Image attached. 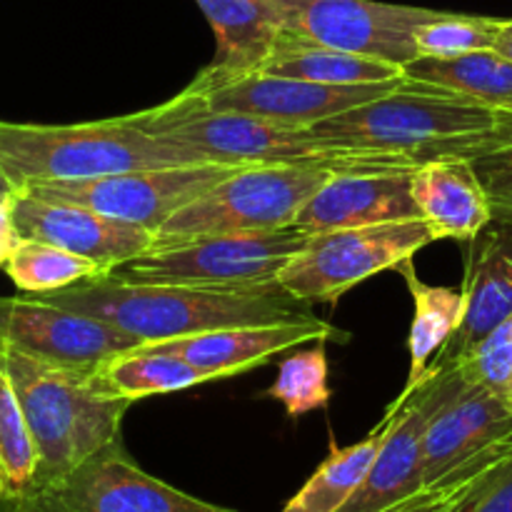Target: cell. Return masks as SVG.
<instances>
[{"mask_svg":"<svg viewBox=\"0 0 512 512\" xmlns=\"http://www.w3.org/2000/svg\"><path fill=\"white\" fill-rule=\"evenodd\" d=\"M413 198L440 240H475L493 225V203L473 160H433L413 168Z\"/></svg>","mask_w":512,"mask_h":512,"instance_id":"ffe728a7","label":"cell"},{"mask_svg":"<svg viewBox=\"0 0 512 512\" xmlns=\"http://www.w3.org/2000/svg\"><path fill=\"white\" fill-rule=\"evenodd\" d=\"M260 73L323 85H370L403 78L405 70L400 65L385 63V60L328 48V45L310 43V40L283 33L273 55L260 65Z\"/></svg>","mask_w":512,"mask_h":512,"instance_id":"603a6c76","label":"cell"},{"mask_svg":"<svg viewBox=\"0 0 512 512\" xmlns=\"http://www.w3.org/2000/svg\"><path fill=\"white\" fill-rule=\"evenodd\" d=\"M38 298L103 320L143 343H163L238 325L315 318L310 303L293 298L278 280L233 288H198L135 283L110 273Z\"/></svg>","mask_w":512,"mask_h":512,"instance_id":"6da1fadb","label":"cell"},{"mask_svg":"<svg viewBox=\"0 0 512 512\" xmlns=\"http://www.w3.org/2000/svg\"><path fill=\"white\" fill-rule=\"evenodd\" d=\"M215 33V60L198 80H218L260 70L273 55L283 28L265 0H195Z\"/></svg>","mask_w":512,"mask_h":512,"instance_id":"44dd1931","label":"cell"},{"mask_svg":"<svg viewBox=\"0 0 512 512\" xmlns=\"http://www.w3.org/2000/svg\"><path fill=\"white\" fill-rule=\"evenodd\" d=\"M283 33L405 68L418 60L415 30L440 10L378 0H265Z\"/></svg>","mask_w":512,"mask_h":512,"instance_id":"9c48e42d","label":"cell"},{"mask_svg":"<svg viewBox=\"0 0 512 512\" xmlns=\"http://www.w3.org/2000/svg\"><path fill=\"white\" fill-rule=\"evenodd\" d=\"M0 340L33 358L95 370L143 340L38 295H0Z\"/></svg>","mask_w":512,"mask_h":512,"instance_id":"4fadbf2b","label":"cell"},{"mask_svg":"<svg viewBox=\"0 0 512 512\" xmlns=\"http://www.w3.org/2000/svg\"><path fill=\"white\" fill-rule=\"evenodd\" d=\"M0 512H20V510H18V505L13 503V500L0 498Z\"/></svg>","mask_w":512,"mask_h":512,"instance_id":"f35d334b","label":"cell"},{"mask_svg":"<svg viewBox=\"0 0 512 512\" xmlns=\"http://www.w3.org/2000/svg\"><path fill=\"white\" fill-rule=\"evenodd\" d=\"M435 240L438 233L425 218L315 233L280 270L278 283L303 303H333L363 280L413 260Z\"/></svg>","mask_w":512,"mask_h":512,"instance_id":"ba28073f","label":"cell"},{"mask_svg":"<svg viewBox=\"0 0 512 512\" xmlns=\"http://www.w3.org/2000/svg\"><path fill=\"white\" fill-rule=\"evenodd\" d=\"M395 270L403 275L410 298H413V320H410L408 333L410 373L403 393L398 395V400H408L463 323L465 293L463 288L423 283L415 275L413 260H405Z\"/></svg>","mask_w":512,"mask_h":512,"instance_id":"7402d4cb","label":"cell"},{"mask_svg":"<svg viewBox=\"0 0 512 512\" xmlns=\"http://www.w3.org/2000/svg\"><path fill=\"white\" fill-rule=\"evenodd\" d=\"M395 408L385 410V418L370 430L368 438L360 443L338 448L330 445V455L320 463V468L310 475L308 483L288 500L280 512H340L360 490L368 478L380 448H383L388 430L393 425Z\"/></svg>","mask_w":512,"mask_h":512,"instance_id":"cb8c5ba5","label":"cell"},{"mask_svg":"<svg viewBox=\"0 0 512 512\" xmlns=\"http://www.w3.org/2000/svg\"><path fill=\"white\" fill-rule=\"evenodd\" d=\"M460 370L512 413V315L460 363Z\"/></svg>","mask_w":512,"mask_h":512,"instance_id":"1f68e13d","label":"cell"},{"mask_svg":"<svg viewBox=\"0 0 512 512\" xmlns=\"http://www.w3.org/2000/svg\"><path fill=\"white\" fill-rule=\"evenodd\" d=\"M20 512H235L193 498L138 468L123 440L48 490L15 498Z\"/></svg>","mask_w":512,"mask_h":512,"instance_id":"7c38bea8","label":"cell"},{"mask_svg":"<svg viewBox=\"0 0 512 512\" xmlns=\"http://www.w3.org/2000/svg\"><path fill=\"white\" fill-rule=\"evenodd\" d=\"M310 235L295 225L258 233L205 235L173 245H153L113 273L135 283L233 288L278 280L280 270L305 248Z\"/></svg>","mask_w":512,"mask_h":512,"instance_id":"52a82bcc","label":"cell"},{"mask_svg":"<svg viewBox=\"0 0 512 512\" xmlns=\"http://www.w3.org/2000/svg\"><path fill=\"white\" fill-rule=\"evenodd\" d=\"M345 170L360 168L348 163L245 165L180 208L155 233L153 245H173L205 235L290 228L320 185Z\"/></svg>","mask_w":512,"mask_h":512,"instance_id":"8992f818","label":"cell"},{"mask_svg":"<svg viewBox=\"0 0 512 512\" xmlns=\"http://www.w3.org/2000/svg\"><path fill=\"white\" fill-rule=\"evenodd\" d=\"M503 115L465 95L408 80L395 93L310 130L338 148L390 155L413 170L433 160L490 158L503 145Z\"/></svg>","mask_w":512,"mask_h":512,"instance_id":"7a4b0ae2","label":"cell"},{"mask_svg":"<svg viewBox=\"0 0 512 512\" xmlns=\"http://www.w3.org/2000/svg\"><path fill=\"white\" fill-rule=\"evenodd\" d=\"M13 213L25 240L58 245L70 253L95 260L108 273L148 253L155 243V235L140 225L108 218L85 205L38 198L28 190L15 195Z\"/></svg>","mask_w":512,"mask_h":512,"instance_id":"9a60e30c","label":"cell"},{"mask_svg":"<svg viewBox=\"0 0 512 512\" xmlns=\"http://www.w3.org/2000/svg\"><path fill=\"white\" fill-rule=\"evenodd\" d=\"M508 458H512V435L500 440L493 448L478 453L475 458H470L460 468L450 470L438 483L425 485L413 498L403 500V503L383 512H455L478 490V485Z\"/></svg>","mask_w":512,"mask_h":512,"instance_id":"f546056e","label":"cell"},{"mask_svg":"<svg viewBox=\"0 0 512 512\" xmlns=\"http://www.w3.org/2000/svg\"><path fill=\"white\" fill-rule=\"evenodd\" d=\"M203 163L210 160L198 148L150 135L130 115L78 125L0 120V165L20 190L35 183L93 180Z\"/></svg>","mask_w":512,"mask_h":512,"instance_id":"277c9868","label":"cell"},{"mask_svg":"<svg viewBox=\"0 0 512 512\" xmlns=\"http://www.w3.org/2000/svg\"><path fill=\"white\" fill-rule=\"evenodd\" d=\"M455 512H512V458L495 468Z\"/></svg>","mask_w":512,"mask_h":512,"instance_id":"d6a6232c","label":"cell"},{"mask_svg":"<svg viewBox=\"0 0 512 512\" xmlns=\"http://www.w3.org/2000/svg\"><path fill=\"white\" fill-rule=\"evenodd\" d=\"M93 378L110 395H118L130 403L150 398V395L180 393V390H190L213 380L205 370L195 368L180 355L160 353L145 345L105 360L100 368L93 370Z\"/></svg>","mask_w":512,"mask_h":512,"instance_id":"484cf974","label":"cell"},{"mask_svg":"<svg viewBox=\"0 0 512 512\" xmlns=\"http://www.w3.org/2000/svg\"><path fill=\"white\" fill-rule=\"evenodd\" d=\"M465 313L443 353L430 370L455 368L463 363L495 328L512 315V223L485 228L473 240L463 280Z\"/></svg>","mask_w":512,"mask_h":512,"instance_id":"d6986e66","label":"cell"},{"mask_svg":"<svg viewBox=\"0 0 512 512\" xmlns=\"http://www.w3.org/2000/svg\"><path fill=\"white\" fill-rule=\"evenodd\" d=\"M245 165H178V168L135 170V173L108 175L93 180H65V183H35L28 193L48 200L85 205L123 223L158 233L180 208L213 188L215 183Z\"/></svg>","mask_w":512,"mask_h":512,"instance_id":"30bf717a","label":"cell"},{"mask_svg":"<svg viewBox=\"0 0 512 512\" xmlns=\"http://www.w3.org/2000/svg\"><path fill=\"white\" fill-rule=\"evenodd\" d=\"M405 78L465 95L480 105L512 115V60L498 50L460 58H418L405 65Z\"/></svg>","mask_w":512,"mask_h":512,"instance_id":"d4e9b609","label":"cell"},{"mask_svg":"<svg viewBox=\"0 0 512 512\" xmlns=\"http://www.w3.org/2000/svg\"><path fill=\"white\" fill-rule=\"evenodd\" d=\"M512 435V413L455 365L448 395L423 438V483L433 485L483 450Z\"/></svg>","mask_w":512,"mask_h":512,"instance_id":"2e32d148","label":"cell"},{"mask_svg":"<svg viewBox=\"0 0 512 512\" xmlns=\"http://www.w3.org/2000/svg\"><path fill=\"white\" fill-rule=\"evenodd\" d=\"M475 168L493 203V223H512V170L480 163H475Z\"/></svg>","mask_w":512,"mask_h":512,"instance_id":"836d02e7","label":"cell"},{"mask_svg":"<svg viewBox=\"0 0 512 512\" xmlns=\"http://www.w3.org/2000/svg\"><path fill=\"white\" fill-rule=\"evenodd\" d=\"M3 353L38 453L33 493L55 488L118 443L133 403L100 388L93 370L48 363L8 343Z\"/></svg>","mask_w":512,"mask_h":512,"instance_id":"3957f363","label":"cell"},{"mask_svg":"<svg viewBox=\"0 0 512 512\" xmlns=\"http://www.w3.org/2000/svg\"><path fill=\"white\" fill-rule=\"evenodd\" d=\"M348 333L325 320H290L270 325H238V328L208 330V333L185 335V338L143 343L145 348L160 353H175L205 370L213 380L233 378L250 368L268 363L275 355L290 353L305 343L318 340H348Z\"/></svg>","mask_w":512,"mask_h":512,"instance_id":"ac0fdd59","label":"cell"},{"mask_svg":"<svg viewBox=\"0 0 512 512\" xmlns=\"http://www.w3.org/2000/svg\"><path fill=\"white\" fill-rule=\"evenodd\" d=\"M503 18L460 15L440 10L433 20L415 30L418 58H460V55L493 50Z\"/></svg>","mask_w":512,"mask_h":512,"instance_id":"4dcf8cb0","label":"cell"},{"mask_svg":"<svg viewBox=\"0 0 512 512\" xmlns=\"http://www.w3.org/2000/svg\"><path fill=\"white\" fill-rule=\"evenodd\" d=\"M455 368L428 370L408 400L395 398L393 425L358 493L340 512H383L425 488L423 438L430 418L453 385Z\"/></svg>","mask_w":512,"mask_h":512,"instance_id":"5bb4252c","label":"cell"},{"mask_svg":"<svg viewBox=\"0 0 512 512\" xmlns=\"http://www.w3.org/2000/svg\"><path fill=\"white\" fill-rule=\"evenodd\" d=\"M420 218L413 170H345L318 188L295 218L305 235Z\"/></svg>","mask_w":512,"mask_h":512,"instance_id":"e0dca14e","label":"cell"},{"mask_svg":"<svg viewBox=\"0 0 512 512\" xmlns=\"http://www.w3.org/2000/svg\"><path fill=\"white\" fill-rule=\"evenodd\" d=\"M328 375L325 340H318V345L308 350L295 348L278 363V378L265 390V398L278 400L290 418H303L313 410H325L333 398Z\"/></svg>","mask_w":512,"mask_h":512,"instance_id":"f1b7e54d","label":"cell"},{"mask_svg":"<svg viewBox=\"0 0 512 512\" xmlns=\"http://www.w3.org/2000/svg\"><path fill=\"white\" fill-rule=\"evenodd\" d=\"M493 50H498L500 55L512 60V18H503V25H500V33Z\"/></svg>","mask_w":512,"mask_h":512,"instance_id":"8d00e7d4","label":"cell"},{"mask_svg":"<svg viewBox=\"0 0 512 512\" xmlns=\"http://www.w3.org/2000/svg\"><path fill=\"white\" fill-rule=\"evenodd\" d=\"M13 205L15 198L0 200V268L8 265V260L13 258L18 245L23 243V235H20L18 223H15Z\"/></svg>","mask_w":512,"mask_h":512,"instance_id":"e575fe53","label":"cell"},{"mask_svg":"<svg viewBox=\"0 0 512 512\" xmlns=\"http://www.w3.org/2000/svg\"><path fill=\"white\" fill-rule=\"evenodd\" d=\"M35 470L38 453L0 343V498L15 500L33 493Z\"/></svg>","mask_w":512,"mask_h":512,"instance_id":"83f0119b","label":"cell"},{"mask_svg":"<svg viewBox=\"0 0 512 512\" xmlns=\"http://www.w3.org/2000/svg\"><path fill=\"white\" fill-rule=\"evenodd\" d=\"M408 78L370 85H323L310 80L283 78L268 73L230 75L218 80H198L185 88L200 105L225 113H243L290 128H313L333 115L395 93Z\"/></svg>","mask_w":512,"mask_h":512,"instance_id":"8fae6325","label":"cell"},{"mask_svg":"<svg viewBox=\"0 0 512 512\" xmlns=\"http://www.w3.org/2000/svg\"><path fill=\"white\" fill-rule=\"evenodd\" d=\"M18 193H20V188L8 178L5 168L0 165V200H10V198H15Z\"/></svg>","mask_w":512,"mask_h":512,"instance_id":"74e56055","label":"cell"},{"mask_svg":"<svg viewBox=\"0 0 512 512\" xmlns=\"http://www.w3.org/2000/svg\"><path fill=\"white\" fill-rule=\"evenodd\" d=\"M130 120L150 135L193 145L210 163H348L360 170H408L390 155L338 148L310 128H290L253 115L210 110L185 90L158 108L133 113Z\"/></svg>","mask_w":512,"mask_h":512,"instance_id":"5b68a950","label":"cell"},{"mask_svg":"<svg viewBox=\"0 0 512 512\" xmlns=\"http://www.w3.org/2000/svg\"><path fill=\"white\" fill-rule=\"evenodd\" d=\"M503 130H505V140L500 145V150L490 158L478 160L480 165H495V168H510L512 170V115L505 113L503 118Z\"/></svg>","mask_w":512,"mask_h":512,"instance_id":"d590c367","label":"cell"},{"mask_svg":"<svg viewBox=\"0 0 512 512\" xmlns=\"http://www.w3.org/2000/svg\"><path fill=\"white\" fill-rule=\"evenodd\" d=\"M3 270L13 280L15 288L25 295L55 293V290H65L85 280L110 275L95 260L70 253L58 245L25 238Z\"/></svg>","mask_w":512,"mask_h":512,"instance_id":"4316f807","label":"cell"}]
</instances>
